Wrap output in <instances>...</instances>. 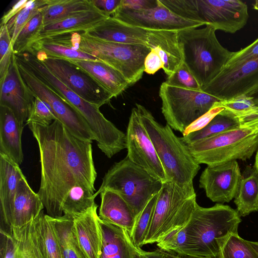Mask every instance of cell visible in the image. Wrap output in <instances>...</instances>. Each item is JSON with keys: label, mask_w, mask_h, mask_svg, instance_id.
<instances>
[{"label": "cell", "mask_w": 258, "mask_h": 258, "mask_svg": "<svg viewBox=\"0 0 258 258\" xmlns=\"http://www.w3.org/2000/svg\"><path fill=\"white\" fill-rule=\"evenodd\" d=\"M195 190L166 181L163 183L154 208L144 245L157 243L185 226L197 205Z\"/></svg>", "instance_id": "cell-9"}, {"label": "cell", "mask_w": 258, "mask_h": 258, "mask_svg": "<svg viewBox=\"0 0 258 258\" xmlns=\"http://www.w3.org/2000/svg\"><path fill=\"white\" fill-rule=\"evenodd\" d=\"M258 58V38L246 47L233 53L226 65L241 63Z\"/></svg>", "instance_id": "cell-44"}, {"label": "cell", "mask_w": 258, "mask_h": 258, "mask_svg": "<svg viewBox=\"0 0 258 258\" xmlns=\"http://www.w3.org/2000/svg\"><path fill=\"white\" fill-rule=\"evenodd\" d=\"M199 16L216 30L234 33L247 23V5L239 0H196Z\"/></svg>", "instance_id": "cell-17"}, {"label": "cell", "mask_w": 258, "mask_h": 258, "mask_svg": "<svg viewBox=\"0 0 258 258\" xmlns=\"http://www.w3.org/2000/svg\"><path fill=\"white\" fill-rule=\"evenodd\" d=\"M147 46L157 52L163 63V70L168 77L184 63V53L178 31L148 30Z\"/></svg>", "instance_id": "cell-21"}, {"label": "cell", "mask_w": 258, "mask_h": 258, "mask_svg": "<svg viewBox=\"0 0 258 258\" xmlns=\"http://www.w3.org/2000/svg\"><path fill=\"white\" fill-rule=\"evenodd\" d=\"M220 258H258V253L238 233H231L223 246Z\"/></svg>", "instance_id": "cell-40"}, {"label": "cell", "mask_w": 258, "mask_h": 258, "mask_svg": "<svg viewBox=\"0 0 258 258\" xmlns=\"http://www.w3.org/2000/svg\"><path fill=\"white\" fill-rule=\"evenodd\" d=\"M49 0H30L26 5L6 24L12 45L18 34L26 24L46 6Z\"/></svg>", "instance_id": "cell-38"}, {"label": "cell", "mask_w": 258, "mask_h": 258, "mask_svg": "<svg viewBox=\"0 0 258 258\" xmlns=\"http://www.w3.org/2000/svg\"><path fill=\"white\" fill-rule=\"evenodd\" d=\"M94 6L108 16L113 15L120 5L121 0H91Z\"/></svg>", "instance_id": "cell-49"}, {"label": "cell", "mask_w": 258, "mask_h": 258, "mask_svg": "<svg viewBox=\"0 0 258 258\" xmlns=\"http://www.w3.org/2000/svg\"><path fill=\"white\" fill-rule=\"evenodd\" d=\"M127 157L151 175L164 182L167 180L154 146L139 114L133 107L129 118L126 134Z\"/></svg>", "instance_id": "cell-15"}, {"label": "cell", "mask_w": 258, "mask_h": 258, "mask_svg": "<svg viewBox=\"0 0 258 258\" xmlns=\"http://www.w3.org/2000/svg\"><path fill=\"white\" fill-rule=\"evenodd\" d=\"M13 46L11 38L6 25L0 27V59H1Z\"/></svg>", "instance_id": "cell-51"}, {"label": "cell", "mask_w": 258, "mask_h": 258, "mask_svg": "<svg viewBox=\"0 0 258 258\" xmlns=\"http://www.w3.org/2000/svg\"><path fill=\"white\" fill-rule=\"evenodd\" d=\"M13 54V46H11L5 55L0 59V82L4 80L8 73Z\"/></svg>", "instance_id": "cell-52"}, {"label": "cell", "mask_w": 258, "mask_h": 258, "mask_svg": "<svg viewBox=\"0 0 258 258\" xmlns=\"http://www.w3.org/2000/svg\"><path fill=\"white\" fill-rule=\"evenodd\" d=\"M96 8L91 0H49L41 12L45 26Z\"/></svg>", "instance_id": "cell-32"}, {"label": "cell", "mask_w": 258, "mask_h": 258, "mask_svg": "<svg viewBox=\"0 0 258 258\" xmlns=\"http://www.w3.org/2000/svg\"><path fill=\"white\" fill-rule=\"evenodd\" d=\"M109 17L97 8L77 14L44 26L36 41L47 38L85 32Z\"/></svg>", "instance_id": "cell-25"}, {"label": "cell", "mask_w": 258, "mask_h": 258, "mask_svg": "<svg viewBox=\"0 0 258 258\" xmlns=\"http://www.w3.org/2000/svg\"><path fill=\"white\" fill-rule=\"evenodd\" d=\"M224 109L223 107L214 104L210 110L195 120L185 129L182 133L183 137L204 128L215 116Z\"/></svg>", "instance_id": "cell-45"}, {"label": "cell", "mask_w": 258, "mask_h": 258, "mask_svg": "<svg viewBox=\"0 0 258 258\" xmlns=\"http://www.w3.org/2000/svg\"><path fill=\"white\" fill-rule=\"evenodd\" d=\"M163 183L126 156L105 173L94 196L96 198L105 189L117 193L137 218L152 198L159 192Z\"/></svg>", "instance_id": "cell-8"}, {"label": "cell", "mask_w": 258, "mask_h": 258, "mask_svg": "<svg viewBox=\"0 0 258 258\" xmlns=\"http://www.w3.org/2000/svg\"><path fill=\"white\" fill-rule=\"evenodd\" d=\"M240 216L228 205L218 203L210 208L198 204L183 227L186 236L185 255L220 258L229 235L238 233Z\"/></svg>", "instance_id": "cell-3"}, {"label": "cell", "mask_w": 258, "mask_h": 258, "mask_svg": "<svg viewBox=\"0 0 258 258\" xmlns=\"http://www.w3.org/2000/svg\"><path fill=\"white\" fill-rule=\"evenodd\" d=\"M27 52L32 53H41L48 57L66 59L72 61L99 60L92 55L74 49L53 38H44L36 41Z\"/></svg>", "instance_id": "cell-33"}, {"label": "cell", "mask_w": 258, "mask_h": 258, "mask_svg": "<svg viewBox=\"0 0 258 258\" xmlns=\"http://www.w3.org/2000/svg\"><path fill=\"white\" fill-rule=\"evenodd\" d=\"M163 68L161 57L155 50L151 49L146 56L144 61V72L153 75Z\"/></svg>", "instance_id": "cell-46"}, {"label": "cell", "mask_w": 258, "mask_h": 258, "mask_svg": "<svg viewBox=\"0 0 258 258\" xmlns=\"http://www.w3.org/2000/svg\"><path fill=\"white\" fill-rule=\"evenodd\" d=\"M15 244L12 237L0 232L1 258H14Z\"/></svg>", "instance_id": "cell-48"}, {"label": "cell", "mask_w": 258, "mask_h": 258, "mask_svg": "<svg viewBox=\"0 0 258 258\" xmlns=\"http://www.w3.org/2000/svg\"><path fill=\"white\" fill-rule=\"evenodd\" d=\"M15 54L16 60L74 107L85 120L98 147L105 155L119 150L124 144L125 134L106 119L99 107L79 96L53 75L33 54Z\"/></svg>", "instance_id": "cell-2"}, {"label": "cell", "mask_w": 258, "mask_h": 258, "mask_svg": "<svg viewBox=\"0 0 258 258\" xmlns=\"http://www.w3.org/2000/svg\"><path fill=\"white\" fill-rule=\"evenodd\" d=\"M214 104L229 111L242 122L258 117V105L252 97L241 95Z\"/></svg>", "instance_id": "cell-36"}, {"label": "cell", "mask_w": 258, "mask_h": 258, "mask_svg": "<svg viewBox=\"0 0 258 258\" xmlns=\"http://www.w3.org/2000/svg\"><path fill=\"white\" fill-rule=\"evenodd\" d=\"M34 98L21 77L13 52L8 73L0 82V106L9 108L19 123L25 125Z\"/></svg>", "instance_id": "cell-19"}, {"label": "cell", "mask_w": 258, "mask_h": 258, "mask_svg": "<svg viewBox=\"0 0 258 258\" xmlns=\"http://www.w3.org/2000/svg\"><path fill=\"white\" fill-rule=\"evenodd\" d=\"M43 26V15L40 11L20 32L13 45L14 53L19 54L28 51L37 40Z\"/></svg>", "instance_id": "cell-37"}, {"label": "cell", "mask_w": 258, "mask_h": 258, "mask_svg": "<svg viewBox=\"0 0 258 258\" xmlns=\"http://www.w3.org/2000/svg\"><path fill=\"white\" fill-rule=\"evenodd\" d=\"M159 1L170 11L182 18L204 23L199 16L196 0Z\"/></svg>", "instance_id": "cell-41"}, {"label": "cell", "mask_w": 258, "mask_h": 258, "mask_svg": "<svg viewBox=\"0 0 258 258\" xmlns=\"http://www.w3.org/2000/svg\"><path fill=\"white\" fill-rule=\"evenodd\" d=\"M202 90L221 100L241 95L254 98L258 94V58L225 65Z\"/></svg>", "instance_id": "cell-14"}, {"label": "cell", "mask_w": 258, "mask_h": 258, "mask_svg": "<svg viewBox=\"0 0 258 258\" xmlns=\"http://www.w3.org/2000/svg\"><path fill=\"white\" fill-rule=\"evenodd\" d=\"M32 54L63 84L86 101L100 108L109 103L113 97L91 75L72 61L41 53Z\"/></svg>", "instance_id": "cell-13"}, {"label": "cell", "mask_w": 258, "mask_h": 258, "mask_svg": "<svg viewBox=\"0 0 258 258\" xmlns=\"http://www.w3.org/2000/svg\"><path fill=\"white\" fill-rule=\"evenodd\" d=\"M177 256L178 258H212V257H208L184 255H179V254H178Z\"/></svg>", "instance_id": "cell-55"}, {"label": "cell", "mask_w": 258, "mask_h": 258, "mask_svg": "<svg viewBox=\"0 0 258 258\" xmlns=\"http://www.w3.org/2000/svg\"><path fill=\"white\" fill-rule=\"evenodd\" d=\"M55 120L57 119L49 106L39 98L35 97L26 124L49 125Z\"/></svg>", "instance_id": "cell-42"}, {"label": "cell", "mask_w": 258, "mask_h": 258, "mask_svg": "<svg viewBox=\"0 0 258 258\" xmlns=\"http://www.w3.org/2000/svg\"><path fill=\"white\" fill-rule=\"evenodd\" d=\"M100 194L99 218L122 228L131 235L136 217L130 206L119 194L111 190L105 189Z\"/></svg>", "instance_id": "cell-26"}, {"label": "cell", "mask_w": 258, "mask_h": 258, "mask_svg": "<svg viewBox=\"0 0 258 258\" xmlns=\"http://www.w3.org/2000/svg\"><path fill=\"white\" fill-rule=\"evenodd\" d=\"M159 96L161 111L172 129L182 134L195 120L207 112L219 98L204 92L169 85L164 82Z\"/></svg>", "instance_id": "cell-10"}, {"label": "cell", "mask_w": 258, "mask_h": 258, "mask_svg": "<svg viewBox=\"0 0 258 258\" xmlns=\"http://www.w3.org/2000/svg\"><path fill=\"white\" fill-rule=\"evenodd\" d=\"M24 127L9 108L0 106V153L19 166L24 159L22 147Z\"/></svg>", "instance_id": "cell-27"}, {"label": "cell", "mask_w": 258, "mask_h": 258, "mask_svg": "<svg viewBox=\"0 0 258 258\" xmlns=\"http://www.w3.org/2000/svg\"><path fill=\"white\" fill-rule=\"evenodd\" d=\"M95 204L85 214L73 219L74 230L86 258H99L102 246V233Z\"/></svg>", "instance_id": "cell-24"}, {"label": "cell", "mask_w": 258, "mask_h": 258, "mask_svg": "<svg viewBox=\"0 0 258 258\" xmlns=\"http://www.w3.org/2000/svg\"><path fill=\"white\" fill-rule=\"evenodd\" d=\"M51 218L62 258H86L74 230L73 218L66 215Z\"/></svg>", "instance_id": "cell-31"}, {"label": "cell", "mask_w": 258, "mask_h": 258, "mask_svg": "<svg viewBox=\"0 0 258 258\" xmlns=\"http://www.w3.org/2000/svg\"><path fill=\"white\" fill-rule=\"evenodd\" d=\"M234 202L240 216L258 211V170L254 166H247L242 177Z\"/></svg>", "instance_id": "cell-30"}, {"label": "cell", "mask_w": 258, "mask_h": 258, "mask_svg": "<svg viewBox=\"0 0 258 258\" xmlns=\"http://www.w3.org/2000/svg\"><path fill=\"white\" fill-rule=\"evenodd\" d=\"M197 163L215 165L249 159L258 148V117L222 133L185 144Z\"/></svg>", "instance_id": "cell-5"}, {"label": "cell", "mask_w": 258, "mask_h": 258, "mask_svg": "<svg viewBox=\"0 0 258 258\" xmlns=\"http://www.w3.org/2000/svg\"><path fill=\"white\" fill-rule=\"evenodd\" d=\"M156 7L142 10H132L121 8L112 17L130 25L148 30H176L198 28L204 23L182 18L168 9L159 0Z\"/></svg>", "instance_id": "cell-16"}, {"label": "cell", "mask_w": 258, "mask_h": 258, "mask_svg": "<svg viewBox=\"0 0 258 258\" xmlns=\"http://www.w3.org/2000/svg\"><path fill=\"white\" fill-rule=\"evenodd\" d=\"M157 4V0H121L119 8L132 10H142L153 8Z\"/></svg>", "instance_id": "cell-47"}, {"label": "cell", "mask_w": 258, "mask_h": 258, "mask_svg": "<svg viewBox=\"0 0 258 258\" xmlns=\"http://www.w3.org/2000/svg\"><path fill=\"white\" fill-rule=\"evenodd\" d=\"M72 61L91 75L113 97H117L131 86L128 81L120 72L101 60H79Z\"/></svg>", "instance_id": "cell-29"}, {"label": "cell", "mask_w": 258, "mask_h": 258, "mask_svg": "<svg viewBox=\"0 0 258 258\" xmlns=\"http://www.w3.org/2000/svg\"><path fill=\"white\" fill-rule=\"evenodd\" d=\"M17 62L21 77L32 95L45 102L57 120L73 135L92 143L95 140L94 135L80 113L21 63Z\"/></svg>", "instance_id": "cell-12"}, {"label": "cell", "mask_w": 258, "mask_h": 258, "mask_svg": "<svg viewBox=\"0 0 258 258\" xmlns=\"http://www.w3.org/2000/svg\"><path fill=\"white\" fill-rule=\"evenodd\" d=\"M241 177L236 160L208 165L200 176L199 186L212 202L229 203L235 197Z\"/></svg>", "instance_id": "cell-18"}, {"label": "cell", "mask_w": 258, "mask_h": 258, "mask_svg": "<svg viewBox=\"0 0 258 258\" xmlns=\"http://www.w3.org/2000/svg\"><path fill=\"white\" fill-rule=\"evenodd\" d=\"M44 208L38 194L31 188L24 175L18 183L11 217L0 232L11 237L14 230L35 218Z\"/></svg>", "instance_id": "cell-20"}, {"label": "cell", "mask_w": 258, "mask_h": 258, "mask_svg": "<svg viewBox=\"0 0 258 258\" xmlns=\"http://www.w3.org/2000/svg\"><path fill=\"white\" fill-rule=\"evenodd\" d=\"M55 39L111 66L124 76L131 86L142 78L145 58L151 51L145 45L108 42L89 36L83 32L58 36Z\"/></svg>", "instance_id": "cell-7"}, {"label": "cell", "mask_w": 258, "mask_h": 258, "mask_svg": "<svg viewBox=\"0 0 258 258\" xmlns=\"http://www.w3.org/2000/svg\"><path fill=\"white\" fill-rule=\"evenodd\" d=\"M94 194L85 185L78 184L73 186L63 202L64 215L74 219L86 213L96 204Z\"/></svg>", "instance_id": "cell-35"}, {"label": "cell", "mask_w": 258, "mask_h": 258, "mask_svg": "<svg viewBox=\"0 0 258 258\" xmlns=\"http://www.w3.org/2000/svg\"><path fill=\"white\" fill-rule=\"evenodd\" d=\"M136 107L154 146L167 180L182 188L195 190L193 180L201 167L186 145L168 124L162 125L158 122L144 106L136 103Z\"/></svg>", "instance_id": "cell-4"}, {"label": "cell", "mask_w": 258, "mask_h": 258, "mask_svg": "<svg viewBox=\"0 0 258 258\" xmlns=\"http://www.w3.org/2000/svg\"><path fill=\"white\" fill-rule=\"evenodd\" d=\"M243 123L231 112L224 109L204 128L180 139L185 144H187L236 128Z\"/></svg>", "instance_id": "cell-34"}, {"label": "cell", "mask_w": 258, "mask_h": 258, "mask_svg": "<svg viewBox=\"0 0 258 258\" xmlns=\"http://www.w3.org/2000/svg\"><path fill=\"white\" fill-rule=\"evenodd\" d=\"M158 196V193L154 196L136 218L130 236L137 248H141L144 245Z\"/></svg>", "instance_id": "cell-39"}, {"label": "cell", "mask_w": 258, "mask_h": 258, "mask_svg": "<svg viewBox=\"0 0 258 258\" xmlns=\"http://www.w3.org/2000/svg\"><path fill=\"white\" fill-rule=\"evenodd\" d=\"M14 258H62L51 218L43 210L11 236Z\"/></svg>", "instance_id": "cell-11"}, {"label": "cell", "mask_w": 258, "mask_h": 258, "mask_svg": "<svg viewBox=\"0 0 258 258\" xmlns=\"http://www.w3.org/2000/svg\"><path fill=\"white\" fill-rule=\"evenodd\" d=\"M255 102L256 104L258 105V98L256 99H254Z\"/></svg>", "instance_id": "cell-58"}, {"label": "cell", "mask_w": 258, "mask_h": 258, "mask_svg": "<svg viewBox=\"0 0 258 258\" xmlns=\"http://www.w3.org/2000/svg\"><path fill=\"white\" fill-rule=\"evenodd\" d=\"M27 125L39 151L41 181L37 194L47 215L61 217L63 201L73 186L81 184L95 191L92 143L73 135L58 120L49 125Z\"/></svg>", "instance_id": "cell-1"}, {"label": "cell", "mask_w": 258, "mask_h": 258, "mask_svg": "<svg viewBox=\"0 0 258 258\" xmlns=\"http://www.w3.org/2000/svg\"><path fill=\"white\" fill-rule=\"evenodd\" d=\"M167 84L190 89L201 90V86L184 63L165 81Z\"/></svg>", "instance_id": "cell-43"}, {"label": "cell", "mask_w": 258, "mask_h": 258, "mask_svg": "<svg viewBox=\"0 0 258 258\" xmlns=\"http://www.w3.org/2000/svg\"><path fill=\"white\" fill-rule=\"evenodd\" d=\"M253 8L254 10L258 11V0H256L253 4Z\"/></svg>", "instance_id": "cell-57"}, {"label": "cell", "mask_w": 258, "mask_h": 258, "mask_svg": "<svg viewBox=\"0 0 258 258\" xmlns=\"http://www.w3.org/2000/svg\"><path fill=\"white\" fill-rule=\"evenodd\" d=\"M247 241L253 249L258 253V241Z\"/></svg>", "instance_id": "cell-54"}, {"label": "cell", "mask_w": 258, "mask_h": 258, "mask_svg": "<svg viewBox=\"0 0 258 258\" xmlns=\"http://www.w3.org/2000/svg\"><path fill=\"white\" fill-rule=\"evenodd\" d=\"M83 32L108 42L147 46L148 30L130 25L111 16Z\"/></svg>", "instance_id": "cell-22"}, {"label": "cell", "mask_w": 258, "mask_h": 258, "mask_svg": "<svg viewBox=\"0 0 258 258\" xmlns=\"http://www.w3.org/2000/svg\"><path fill=\"white\" fill-rule=\"evenodd\" d=\"M102 233L99 258H135V249L131 236L124 229L99 218Z\"/></svg>", "instance_id": "cell-28"}, {"label": "cell", "mask_w": 258, "mask_h": 258, "mask_svg": "<svg viewBox=\"0 0 258 258\" xmlns=\"http://www.w3.org/2000/svg\"><path fill=\"white\" fill-rule=\"evenodd\" d=\"M216 31L211 25L178 31L184 63L202 89L220 73L233 53L220 43Z\"/></svg>", "instance_id": "cell-6"}, {"label": "cell", "mask_w": 258, "mask_h": 258, "mask_svg": "<svg viewBox=\"0 0 258 258\" xmlns=\"http://www.w3.org/2000/svg\"><path fill=\"white\" fill-rule=\"evenodd\" d=\"M23 175L19 165L0 153V229L11 217L18 183Z\"/></svg>", "instance_id": "cell-23"}, {"label": "cell", "mask_w": 258, "mask_h": 258, "mask_svg": "<svg viewBox=\"0 0 258 258\" xmlns=\"http://www.w3.org/2000/svg\"><path fill=\"white\" fill-rule=\"evenodd\" d=\"M28 0L18 1L13 7L3 15L1 19V25H6L7 22L26 5Z\"/></svg>", "instance_id": "cell-53"}, {"label": "cell", "mask_w": 258, "mask_h": 258, "mask_svg": "<svg viewBox=\"0 0 258 258\" xmlns=\"http://www.w3.org/2000/svg\"><path fill=\"white\" fill-rule=\"evenodd\" d=\"M135 251V258H178L177 255L161 249L146 251L136 247Z\"/></svg>", "instance_id": "cell-50"}, {"label": "cell", "mask_w": 258, "mask_h": 258, "mask_svg": "<svg viewBox=\"0 0 258 258\" xmlns=\"http://www.w3.org/2000/svg\"><path fill=\"white\" fill-rule=\"evenodd\" d=\"M254 166L258 170V148L256 152L255 158V163Z\"/></svg>", "instance_id": "cell-56"}]
</instances>
